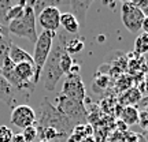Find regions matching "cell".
I'll return each mask as SVG.
<instances>
[{"label": "cell", "mask_w": 148, "mask_h": 142, "mask_svg": "<svg viewBox=\"0 0 148 142\" xmlns=\"http://www.w3.org/2000/svg\"><path fill=\"white\" fill-rule=\"evenodd\" d=\"M66 42H67V38L64 33H58V36H55L52 49L42 67L41 75H44V86L49 92H52L56 88L60 77L64 75L60 69V58L66 52Z\"/></svg>", "instance_id": "cell-1"}, {"label": "cell", "mask_w": 148, "mask_h": 142, "mask_svg": "<svg viewBox=\"0 0 148 142\" xmlns=\"http://www.w3.org/2000/svg\"><path fill=\"white\" fill-rule=\"evenodd\" d=\"M37 127H52L62 135L67 138L73 131L74 126L70 122L69 118L60 112V111L53 107L48 100H44L40 105V118L37 120Z\"/></svg>", "instance_id": "cell-2"}, {"label": "cell", "mask_w": 148, "mask_h": 142, "mask_svg": "<svg viewBox=\"0 0 148 142\" xmlns=\"http://www.w3.org/2000/svg\"><path fill=\"white\" fill-rule=\"evenodd\" d=\"M7 32L8 34H14L21 38H26L29 41L34 44L37 40V30H36V15L33 11L32 5L26 1L23 14L21 18H18L15 21L10 22L7 25Z\"/></svg>", "instance_id": "cell-3"}, {"label": "cell", "mask_w": 148, "mask_h": 142, "mask_svg": "<svg viewBox=\"0 0 148 142\" xmlns=\"http://www.w3.org/2000/svg\"><path fill=\"white\" fill-rule=\"evenodd\" d=\"M55 36H56V33L47 32V30H42V33H40L37 36V40L34 42V53L32 55L33 62H34V67H36L34 85H37L38 81H40L42 67H44V64H45L48 59V55H49L51 49H52Z\"/></svg>", "instance_id": "cell-4"}, {"label": "cell", "mask_w": 148, "mask_h": 142, "mask_svg": "<svg viewBox=\"0 0 148 142\" xmlns=\"http://www.w3.org/2000/svg\"><path fill=\"white\" fill-rule=\"evenodd\" d=\"M66 118H69L74 126L84 124V122L88 119V112L85 109L84 104H78L75 101L70 100L64 96H58V107H56Z\"/></svg>", "instance_id": "cell-5"}, {"label": "cell", "mask_w": 148, "mask_h": 142, "mask_svg": "<svg viewBox=\"0 0 148 142\" xmlns=\"http://www.w3.org/2000/svg\"><path fill=\"white\" fill-rule=\"evenodd\" d=\"M145 15L133 1H125L121 8V19L123 26L133 34L141 30Z\"/></svg>", "instance_id": "cell-6"}, {"label": "cell", "mask_w": 148, "mask_h": 142, "mask_svg": "<svg viewBox=\"0 0 148 142\" xmlns=\"http://www.w3.org/2000/svg\"><path fill=\"white\" fill-rule=\"evenodd\" d=\"M60 94L78 104H84L86 92H85V86L81 79V75H67L63 82Z\"/></svg>", "instance_id": "cell-7"}, {"label": "cell", "mask_w": 148, "mask_h": 142, "mask_svg": "<svg viewBox=\"0 0 148 142\" xmlns=\"http://www.w3.org/2000/svg\"><path fill=\"white\" fill-rule=\"evenodd\" d=\"M11 123L19 128H26L37 124V115L30 105L21 104L12 108L11 112Z\"/></svg>", "instance_id": "cell-8"}, {"label": "cell", "mask_w": 148, "mask_h": 142, "mask_svg": "<svg viewBox=\"0 0 148 142\" xmlns=\"http://www.w3.org/2000/svg\"><path fill=\"white\" fill-rule=\"evenodd\" d=\"M37 19L44 30L56 33L60 27V11L58 7H47L37 15Z\"/></svg>", "instance_id": "cell-9"}, {"label": "cell", "mask_w": 148, "mask_h": 142, "mask_svg": "<svg viewBox=\"0 0 148 142\" xmlns=\"http://www.w3.org/2000/svg\"><path fill=\"white\" fill-rule=\"evenodd\" d=\"M67 4L71 8V14H73L79 23V27L85 26V21H86V12L92 5V0H70Z\"/></svg>", "instance_id": "cell-10"}, {"label": "cell", "mask_w": 148, "mask_h": 142, "mask_svg": "<svg viewBox=\"0 0 148 142\" xmlns=\"http://www.w3.org/2000/svg\"><path fill=\"white\" fill-rule=\"evenodd\" d=\"M8 59H10L14 64H21V63L34 64L32 55L27 52V51H25V49L19 48L18 45H15V44H11L10 53H8Z\"/></svg>", "instance_id": "cell-11"}, {"label": "cell", "mask_w": 148, "mask_h": 142, "mask_svg": "<svg viewBox=\"0 0 148 142\" xmlns=\"http://www.w3.org/2000/svg\"><path fill=\"white\" fill-rule=\"evenodd\" d=\"M60 26L63 27L64 33H69V34H75L79 32V23L71 12L60 14Z\"/></svg>", "instance_id": "cell-12"}, {"label": "cell", "mask_w": 148, "mask_h": 142, "mask_svg": "<svg viewBox=\"0 0 148 142\" xmlns=\"http://www.w3.org/2000/svg\"><path fill=\"white\" fill-rule=\"evenodd\" d=\"M138 113H140V111L136 107H125L121 112V120L126 126L136 124L138 122Z\"/></svg>", "instance_id": "cell-13"}, {"label": "cell", "mask_w": 148, "mask_h": 142, "mask_svg": "<svg viewBox=\"0 0 148 142\" xmlns=\"http://www.w3.org/2000/svg\"><path fill=\"white\" fill-rule=\"evenodd\" d=\"M27 3L32 5L34 15H38L47 7H58L59 4H64V1H59V0H32V1H27Z\"/></svg>", "instance_id": "cell-14"}, {"label": "cell", "mask_w": 148, "mask_h": 142, "mask_svg": "<svg viewBox=\"0 0 148 142\" xmlns=\"http://www.w3.org/2000/svg\"><path fill=\"white\" fill-rule=\"evenodd\" d=\"M11 38L8 34H0V69L4 64V62L8 59V53H10L11 48Z\"/></svg>", "instance_id": "cell-15"}, {"label": "cell", "mask_w": 148, "mask_h": 142, "mask_svg": "<svg viewBox=\"0 0 148 142\" xmlns=\"http://www.w3.org/2000/svg\"><path fill=\"white\" fill-rule=\"evenodd\" d=\"M134 53L138 56H143L148 53V34L141 33L138 34L136 41H134Z\"/></svg>", "instance_id": "cell-16"}, {"label": "cell", "mask_w": 148, "mask_h": 142, "mask_svg": "<svg viewBox=\"0 0 148 142\" xmlns=\"http://www.w3.org/2000/svg\"><path fill=\"white\" fill-rule=\"evenodd\" d=\"M141 96L143 94L137 88H132L123 94V103L126 104V107H136V104L141 101Z\"/></svg>", "instance_id": "cell-17"}, {"label": "cell", "mask_w": 148, "mask_h": 142, "mask_svg": "<svg viewBox=\"0 0 148 142\" xmlns=\"http://www.w3.org/2000/svg\"><path fill=\"white\" fill-rule=\"evenodd\" d=\"M92 127H90V124H77V126L73 128V131H71V134L70 135H73L77 141H81V139H84V138L86 137H92Z\"/></svg>", "instance_id": "cell-18"}, {"label": "cell", "mask_w": 148, "mask_h": 142, "mask_svg": "<svg viewBox=\"0 0 148 142\" xmlns=\"http://www.w3.org/2000/svg\"><path fill=\"white\" fill-rule=\"evenodd\" d=\"M14 96V89L12 86L8 84V81L0 74V99L1 100H5L7 103L12 99Z\"/></svg>", "instance_id": "cell-19"}, {"label": "cell", "mask_w": 148, "mask_h": 142, "mask_svg": "<svg viewBox=\"0 0 148 142\" xmlns=\"http://www.w3.org/2000/svg\"><path fill=\"white\" fill-rule=\"evenodd\" d=\"M25 4H26V1H19V3H16L15 5H12L10 10H8L7 16H5V19H7V25H8L10 22L15 21V19H18V18H21L22 14H23Z\"/></svg>", "instance_id": "cell-20"}, {"label": "cell", "mask_w": 148, "mask_h": 142, "mask_svg": "<svg viewBox=\"0 0 148 142\" xmlns=\"http://www.w3.org/2000/svg\"><path fill=\"white\" fill-rule=\"evenodd\" d=\"M84 47H85V42L82 38L67 40V42H66V52L71 56V55H75V53H79L84 49Z\"/></svg>", "instance_id": "cell-21"}, {"label": "cell", "mask_w": 148, "mask_h": 142, "mask_svg": "<svg viewBox=\"0 0 148 142\" xmlns=\"http://www.w3.org/2000/svg\"><path fill=\"white\" fill-rule=\"evenodd\" d=\"M16 3L14 1H11V0H0V25L1 26L7 27V19H5V16H7V12L10 10L12 5H15Z\"/></svg>", "instance_id": "cell-22"}, {"label": "cell", "mask_w": 148, "mask_h": 142, "mask_svg": "<svg viewBox=\"0 0 148 142\" xmlns=\"http://www.w3.org/2000/svg\"><path fill=\"white\" fill-rule=\"evenodd\" d=\"M21 134L23 135V138H25L26 142H33L37 138V135H38V131H37L36 126H30V127L23 128V132H21Z\"/></svg>", "instance_id": "cell-23"}, {"label": "cell", "mask_w": 148, "mask_h": 142, "mask_svg": "<svg viewBox=\"0 0 148 142\" xmlns=\"http://www.w3.org/2000/svg\"><path fill=\"white\" fill-rule=\"evenodd\" d=\"M14 131L7 126H0V142H12Z\"/></svg>", "instance_id": "cell-24"}, {"label": "cell", "mask_w": 148, "mask_h": 142, "mask_svg": "<svg viewBox=\"0 0 148 142\" xmlns=\"http://www.w3.org/2000/svg\"><path fill=\"white\" fill-rule=\"evenodd\" d=\"M138 126L143 128L144 131L148 132V113L147 112H144V111H141L140 113H138Z\"/></svg>", "instance_id": "cell-25"}, {"label": "cell", "mask_w": 148, "mask_h": 142, "mask_svg": "<svg viewBox=\"0 0 148 142\" xmlns=\"http://www.w3.org/2000/svg\"><path fill=\"white\" fill-rule=\"evenodd\" d=\"M12 142H26L25 141V138L22 134H14V137H12Z\"/></svg>", "instance_id": "cell-26"}, {"label": "cell", "mask_w": 148, "mask_h": 142, "mask_svg": "<svg viewBox=\"0 0 148 142\" xmlns=\"http://www.w3.org/2000/svg\"><path fill=\"white\" fill-rule=\"evenodd\" d=\"M141 30H144V33L148 34V16L144 18V22H143V26H141Z\"/></svg>", "instance_id": "cell-27"}, {"label": "cell", "mask_w": 148, "mask_h": 142, "mask_svg": "<svg viewBox=\"0 0 148 142\" xmlns=\"http://www.w3.org/2000/svg\"><path fill=\"white\" fill-rule=\"evenodd\" d=\"M79 142H96V141L93 137H86V138H84V139H81Z\"/></svg>", "instance_id": "cell-28"}, {"label": "cell", "mask_w": 148, "mask_h": 142, "mask_svg": "<svg viewBox=\"0 0 148 142\" xmlns=\"http://www.w3.org/2000/svg\"><path fill=\"white\" fill-rule=\"evenodd\" d=\"M0 34H8L7 27H4V26H1V25H0ZM8 36H10V34H8Z\"/></svg>", "instance_id": "cell-29"}, {"label": "cell", "mask_w": 148, "mask_h": 142, "mask_svg": "<svg viewBox=\"0 0 148 142\" xmlns=\"http://www.w3.org/2000/svg\"><path fill=\"white\" fill-rule=\"evenodd\" d=\"M67 142H78V141H77L73 135H69V137H67Z\"/></svg>", "instance_id": "cell-30"}, {"label": "cell", "mask_w": 148, "mask_h": 142, "mask_svg": "<svg viewBox=\"0 0 148 142\" xmlns=\"http://www.w3.org/2000/svg\"><path fill=\"white\" fill-rule=\"evenodd\" d=\"M144 112H147V113H148V99H147V100H145V104H144Z\"/></svg>", "instance_id": "cell-31"}, {"label": "cell", "mask_w": 148, "mask_h": 142, "mask_svg": "<svg viewBox=\"0 0 148 142\" xmlns=\"http://www.w3.org/2000/svg\"><path fill=\"white\" fill-rule=\"evenodd\" d=\"M147 139H148V132H147Z\"/></svg>", "instance_id": "cell-32"}, {"label": "cell", "mask_w": 148, "mask_h": 142, "mask_svg": "<svg viewBox=\"0 0 148 142\" xmlns=\"http://www.w3.org/2000/svg\"><path fill=\"white\" fill-rule=\"evenodd\" d=\"M147 99H148V97H147Z\"/></svg>", "instance_id": "cell-33"}]
</instances>
